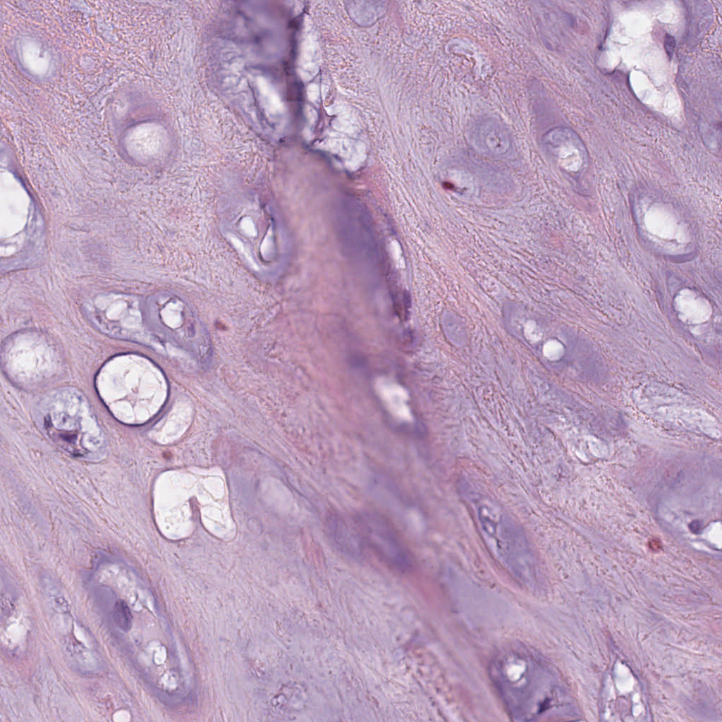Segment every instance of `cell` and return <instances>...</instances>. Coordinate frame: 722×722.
I'll return each instance as SVG.
<instances>
[{
    "mask_svg": "<svg viewBox=\"0 0 722 722\" xmlns=\"http://www.w3.org/2000/svg\"><path fill=\"white\" fill-rule=\"evenodd\" d=\"M690 530L692 532H694L695 534H697V532H700V529H701V525H700L699 522V521H693V522L690 525Z\"/></svg>",
    "mask_w": 722,
    "mask_h": 722,
    "instance_id": "8992f818",
    "label": "cell"
},
{
    "mask_svg": "<svg viewBox=\"0 0 722 722\" xmlns=\"http://www.w3.org/2000/svg\"><path fill=\"white\" fill-rule=\"evenodd\" d=\"M675 47V41L673 36L666 34L664 37V48L667 55L671 58L673 56Z\"/></svg>",
    "mask_w": 722,
    "mask_h": 722,
    "instance_id": "5b68a950",
    "label": "cell"
},
{
    "mask_svg": "<svg viewBox=\"0 0 722 722\" xmlns=\"http://www.w3.org/2000/svg\"><path fill=\"white\" fill-rule=\"evenodd\" d=\"M327 531L335 546L345 556L360 558L363 545L360 534L343 518L333 515L327 522Z\"/></svg>",
    "mask_w": 722,
    "mask_h": 722,
    "instance_id": "3957f363",
    "label": "cell"
},
{
    "mask_svg": "<svg viewBox=\"0 0 722 722\" xmlns=\"http://www.w3.org/2000/svg\"><path fill=\"white\" fill-rule=\"evenodd\" d=\"M113 618L116 625L123 631L130 630L133 622L131 611L123 600L117 601L114 606Z\"/></svg>",
    "mask_w": 722,
    "mask_h": 722,
    "instance_id": "277c9868",
    "label": "cell"
},
{
    "mask_svg": "<svg viewBox=\"0 0 722 722\" xmlns=\"http://www.w3.org/2000/svg\"><path fill=\"white\" fill-rule=\"evenodd\" d=\"M493 681L511 716L519 721L544 718L554 706L547 663L527 648L502 649L491 664Z\"/></svg>",
    "mask_w": 722,
    "mask_h": 722,
    "instance_id": "6da1fadb",
    "label": "cell"
},
{
    "mask_svg": "<svg viewBox=\"0 0 722 722\" xmlns=\"http://www.w3.org/2000/svg\"><path fill=\"white\" fill-rule=\"evenodd\" d=\"M361 536L377 554L397 570L407 571L412 566L410 556L395 530L382 516L362 511L357 516Z\"/></svg>",
    "mask_w": 722,
    "mask_h": 722,
    "instance_id": "7a4b0ae2",
    "label": "cell"
}]
</instances>
